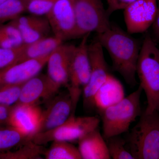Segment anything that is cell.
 I'll list each match as a JSON object with an SVG mask.
<instances>
[{"label": "cell", "mask_w": 159, "mask_h": 159, "mask_svg": "<svg viewBox=\"0 0 159 159\" xmlns=\"http://www.w3.org/2000/svg\"><path fill=\"white\" fill-rule=\"evenodd\" d=\"M96 40L108 52L114 70L129 85H136L137 64L142 46L139 40L111 23L107 30L97 34Z\"/></svg>", "instance_id": "6da1fadb"}, {"label": "cell", "mask_w": 159, "mask_h": 159, "mask_svg": "<svg viewBox=\"0 0 159 159\" xmlns=\"http://www.w3.org/2000/svg\"><path fill=\"white\" fill-rule=\"evenodd\" d=\"M136 74L147 98L144 112H159V49L149 34L145 35L142 44Z\"/></svg>", "instance_id": "7a4b0ae2"}, {"label": "cell", "mask_w": 159, "mask_h": 159, "mask_svg": "<svg viewBox=\"0 0 159 159\" xmlns=\"http://www.w3.org/2000/svg\"><path fill=\"white\" fill-rule=\"evenodd\" d=\"M159 112H144L125 140L134 159H159Z\"/></svg>", "instance_id": "3957f363"}, {"label": "cell", "mask_w": 159, "mask_h": 159, "mask_svg": "<svg viewBox=\"0 0 159 159\" xmlns=\"http://www.w3.org/2000/svg\"><path fill=\"white\" fill-rule=\"evenodd\" d=\"M142 91L139 85L133 93L101 112L105 140L127 132L131 123L141 115Z\"/></svg>", "instance_id": "277c9868"}, {"label": "cell", "mask_w": 159, "mask_h": 159, "mask_svg": "<svg viewBox=\"0 0 159 159\" xmlns=\"http://www.w3.org/2000/svg\"><path fill=\"white\" fill-rule=\"evenodd\" d=\"M76 21V38L90 34L102 33L109 28L111 23L102 0H72Z\"/></svg>", "instance_id": "5b68a950"}, {"label": "cell", "mask_w": 159, "mask_h": 159, "mask_svg": "<svg viewBox=\"0 0 159 159\" xmlns=\"http://www.w3.org/2000/svg\"><path fill=\"white\" fill-rule=\"evenodd\" d=\"M90 34L84 36L82 41L74 46L69 65V81L67 85L69 94L75 112L81 93L88 82L91 72L88 39Z\"/></svg>", "instance_id": "8992f818"}, {"label": "cell", "mask_w": 159, "mask_h": 159, "mask_svg": "<svg viewBox=\"0 0 159 159\" xmlns=\"http://www.w3.org/2000/svg\"><path fill=\"white\" fill-rule=\"evenodd\" d=\"M103 48L96 40L89 45L91 65L89 79L83 90L84 105L88 108H94V98L97 91L110 74L106 61Z\"/></svg>", "instance_id": "52a82bcc"}, {"label": "cell", "mask_w": 159, "mask_h": 159, "mask_svg": "<svg viewBox=\"0 0 159 159\" xmlns=\"http://www.w3.org/2000/svg\"><path fill=\"white\" fill-rule=\"evenodd\" d=\"M46 16L54 36L63 42L76 38L77 21L72 0H56Z\"/></svg>", "instance_id": "ba28073f"}, {"label": "cell", "mask_w": 159, "mask_h": 159, "mask_svg": "<svg viewBox=\"0 0 159 159\" xmlns=\"http://www.w3.org/2000/svg\"><path fill=\"white\" fill-rule=\"evenodd\" d=\"M127 31L130 34L145 32L152 25L157 11V0H136L124 9Z\"/></svg>", "instance_id": "9c48e42d"}, {"label": "cell", "mask_w": 159, "mask_h": 159, "mask_svg": "<svg viewBox=\"0 0 159 159\" xmlns=\"http://www.w3.org/2000/svg\"><path fill=\"white\" fill-rule=\"evenodd\" d=\"M42 113L37 105L17 103L11 107L8 125L31 140L39 131Z\"/></svg>", "instance_id": "30bf717a"}, {"label": "cell", "mask_w": 159, "mask_h": 159, "mask_svg": "<svg viewBox=\"0 0 159 159\" xmlns=\"http://www.w3.org/2000/svg\"><path fill=\"white\" fill-rule=\"evenodd\" d=\"M74 46L63 43L49 55L47 75L55 94L61 87L68 84L69 65Z\"/></svg>", "instance_id": "8fae6325"}, {"label": "cell", "mask_w": 159, "mask_h": 159, "mask_svg": "<svg viewBox=\"0 0 159 159\" xmlns=\"http://www.w3.org/2000/svg\"><path fill=\"white\" fill-rule=\"evenodd\" d=\"M73 112V103L68 91L51 98L43 111L39 133L51 130L66 122ZM38 134V133H37Z\"/></svg>", "instance_id": "7c38bea8"}, {"label": "cell", "mask_w": 159, "mask_h": 159, "mask_svg": "<svg viewBox=\"0 0 159 159\" xmlns=\"http://www.w3.org/2000/svg\"><path fill=\"white\" fill-rule=\"evenodd\" d=\"M49 56L23 61L0 70V85L23 84L39 74Z\"/></svg>", "instance_id": "4fadbf2b"}, {"label": "cell", "mask_w": 159, "mask_h": 159, "mask_svg": "<svg viewBox=\"0 0 159 159\" xmlns=\"http://www.w3.org/2000/svg\"><path fill=\"white\" fill-rule=\"evenodd\" d=\"M9 22L16 26L20 31L24 44L34 43L49 36L52 31L46 16L21 15Z\"/></svg>", "instance_id": "5bb4252c"}, {"label": "cell", "mask_w": 159, "mask_h": 159, "mask_svg": "<svg viewBox=\"0 0 159 159\" xmlns=\"http://www.w3.org/2000/svg\"><path fill=\"white\" fill-rule=\"evenodd\" d=\"M55 95L47 75L39 74L23 84L17 103L37 105L41 99L49 100Z\"/></svg>", "instance_id": "9a60e30c"}, {"label": "cell", "mask_w": 159, "mask_h": 159, "mask_svg": "<svg viewBox=\"0 0 159 159\" xmlns=\"http://www.w3.org/2000/svg\"><path fill=\"white\" fill-rule=\"evenodd\" d=\"M125 97V90L122 84L110 74L96 94L94 106L101 113L105 109L121 101Z\"/></svg>", "instance_id": "2e32d148"}, {"label": "cell", "mask_w": 159, "mask_h": 159, "mask_svg": "<svg viewBox=\"0 0 159 159\" xmlns=\"http://www.w3.org/2000/svg\"><path fill=\"white\" fill-rule=\"evenodd\" d=\"M104 140L98 128L80 139L78 148L82 159H111Z\"/></svg>", "instance_id": "e0dca14e"}, {"label": "cell", "mask_w": 159, "mask_h": 159, "mask_svg": "<svg viewBox=\"0 0 159 159\" xmlns=\"http://www.w3.org/2000/svg\"><path fill=\"white\" fill-rule=\"evenodd\" d=\"M62 41L55 37L48 36L34 43L22 46L20 61L27 60L39 59L49 56Z\"/></svg>", "instance_id": "ac0fdd59"}, {"label": "cell", "mask_w": 159, "mask_h": 159, "mask_svg": "<svg viewBox=\"0 0 159 159\" xmlns=\"http://www.w3.org/2000/svg\"><path fill=\"white\" fill-rule=\"evenodd\" d=\"M100 120L95 116L76 117L72 116L67 142L78 141L89 133L98 128Z\"/></svg>", "instance_id": "d6986e66"}, {"label": "cell", "mask_w": 159, "mask_h": 159, "mask_svg": "<svg viewBox=\"0 0 159 159\" xmlns=\"http://www.w3.org/2000/svg\"><path fill=\"white\" fill-rule=\"evenodd\" d=\"M43 155L46 159H81L78 148L70 142L64 141L52 142L50 148L45 150Z\"/></svg>", "instance_id": "ffe728a7"}, {"label": "cell", "mask_w": 159, "mask_h": 159, "mask_svg": "<svg viewBox=\"0 0 159 159\" xmlns=\"http://www.w3.org/2000/svg\"><path fill=\"white\" fill-rule=\"evenodd\" d=\"M44 151L42 145H37L31 140H27L17 150L0 152V159H39Z\"/></svg>", "instance_id": "44dd1931"}, {"label": "cell", "mask_w": 159, "mask_h": 159, "mask_svg": "<svg viewBox=\"0 0 159 159\" xmlns=\"http://www.w3.org/2000/svg\"><path fill=\"white\" fill-rule=\"evenodd\" d=\"M24 12L22 0H7L0 5V26L15 19Z\"/></svg>", "instance_id": "7402d4cb"}, {"label": "cell", "mask_w": 159, "mask_h": 159, "mask_svg": "<svg viewBox=\"0 0 159 159\" xmlns=\"http://www.w3.org/2000/svg\"><path fill=\"white\" fill-rule=\"evenodd\" d=\"M27 140L19 132L10 126L0 127V152L7 151L23 141Z\"/></svg>", "instance_id": "603a6c76"}, {"label": "cell", "mask_w": 159, "mask_h": 159, "mask_svg": "<svg viewBox=\"0 0 159 159\" xmlns=\"http://www.w3.org/2000/svg\"><path fill=\"white\" fill-rule=\"evenodd\" d=\"M107 148L111 158L134 159L131 154L126 148L125 140L119 135L107 139Z\"/></svg>", "instance_id": "cb8c5ba5"}, {"label": "cell", "mask_w": 159, "mask_h": 159, "mask_svg": "<svg viewBox=\"0 0 159 159\" xmlns=\"http://www.w3.org/2000/svg\"><path fill=\"white\" fill-rule=\"evenodd\" d=\"M56 0H22L25 11L39 16H47Z\"/></svg>", "instance_id": "d4e9b609"}, {"label": "cell", "mask_w": 159, "mask_h": 159, "mask_svg": "<svg viewBox=\"0 0 159 159\" xmlns=\"http://www.w3.org/2000/svg\"><path fill=\"white\" fill-rule=\"evenodd\" d=\"M22 84L2 85L0 88V105L9 107L16 105L19 100Z\"/></svg>", "instance_id": "484cf974"}, {"label": "cell", "mask_w": 159, "mask_h": 159, "mask_svg": "<svg viewBox=\"0 0 159 159\" xmlns=\"http://www.w3.org/2000/svg\"><path fill=\"white\" fill-rule=\"evenodd\" d=\"M23 45L12 49L0 48V70L19 62Z\"/></svg>", "instance_id": "4316f807"}, {"label": "cell", "mask_w": 159, "mask_h": 159, "mask_svg": "<svg viewBox=\"0 0 159 159\" xmlns=\"http://www.w3.org/2000/svg\"><path fill=\"white\" fill-rule=\"evenodd\" d=\"M0 30L13 40L18 46H21L24 44L20 31L11 23L0 26Z\"/></svg>", "instance_id": "83f0119b"}, {"label": "cell", "mask_w": 159, "mask_h": 159, "mask_svg": "<svg viewBox=\"0 0 159 159\" xmlns=\"http://www.w3.org/2000/svg\"><path fill=\"white\" fill-rule=\"evenodd\" d=\"M108 7L107 9L109 16L115 11L119 10H124L136 0H107Z\"/></svg>", "instance_id": "f1b7e54d"}, {"label": "cell", "mask_w": 159, "mask_h": 159, "mask_svg": "<svg viewBox=\"0 0 159 159\" xmlns=\"http://www.w3.org/2000/svg\"><path fill=\"white\" fill-rule=\"evenodd\" d=\"M18 46L13 40L0 30V48L12 49L18 48Z\"/></svg>", "instance_id": "f546056e"}, {"label": "cell", "mask_w": 159, "mask_h": 159, "mask_svg": "<svg viewBox=\"0 0 159 159\" xmlns=\"http://www.w3.org/2000/svg\"><path fill=\"white\" fill-rule=\"evenodd\" d=\"M157 1V11L155 20L152 25V28L154 35L157 40L159 41V0Z\"/></svg>", "instance_id": "4dcf8cb0"}, {"label": "cell", "mask_w": 159, "mask_h": 159, "mask_svg": "<svg viewBox=\"0 0 159 159\" xmlns=\"http://www.w3.org/2000/svg\"><path fill=\"white\" fill-rule=\"evenodd\" d=\"M7 1V0H0V5L2 4L3 3Z\"/></svg>", "instance_id": "1f68e13d"}, {"label": "cell", "mask_w": 159, "mask_h": 159, "mask_svg": "<svg viewBox=\"0 0 159 159\" xmlns=\"http://www.w3.org/2000/svg\"><path fill=\"white\" fill-rule=\"evenodd\" d=\"M2 85H0V88H1V87L2 86Z\"/></svg>", "instance_id": "d6a6232c"}, {"label": "cell", "mask_w": 159, "mask_h": 159, "mask_svg": "<svg viewBox=\"0 0 159 159\" xmlns=\"http://www.w3.org/2000/svg\"></svg>", "instance_id": "836d02e7"}]
</instances>
